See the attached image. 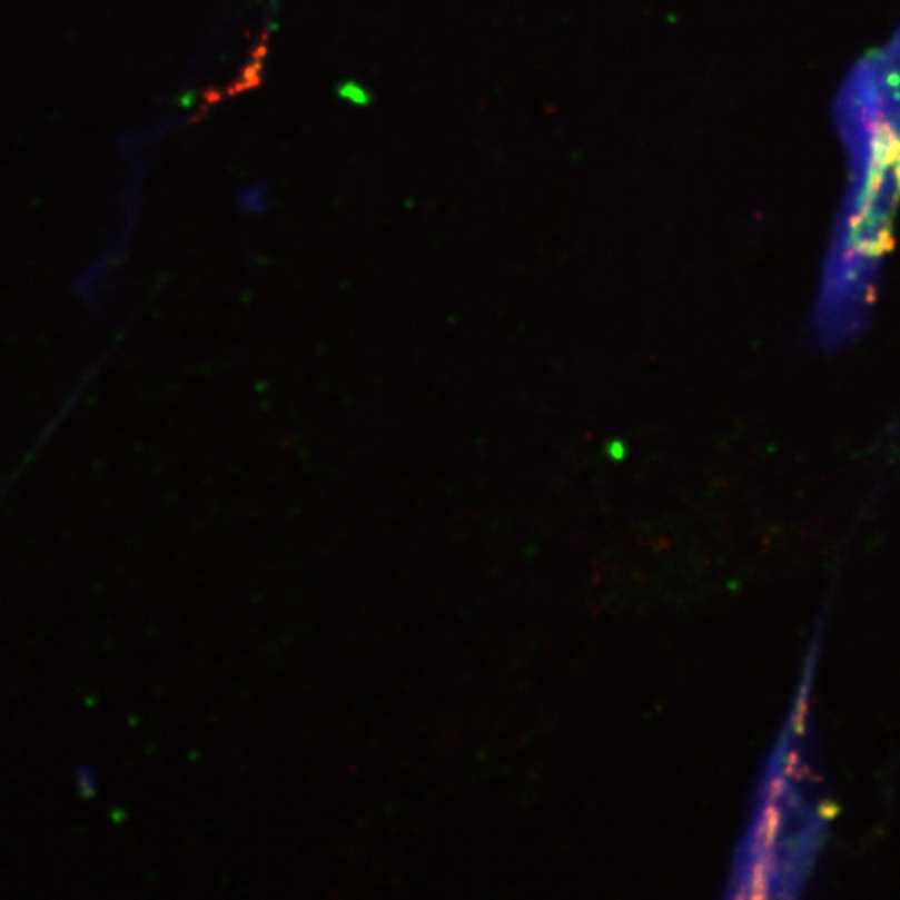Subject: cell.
<instances>
[{"label": "cell", "instance_id": "6da1fadb", "mask_svg": "<svg viewBox=\"0 0 900 900\" xmlns=\"http://www.w3.org/2000/svg\"><path fill=\"white\" fill-rule=\"evenodd\" d=\"M834 122L848 157L849 186L824 294L861 304L868 303L900 204V30L845 77Z\"/></svg>", "mask_w": 900, "mask_h": 900}]
</instances>
